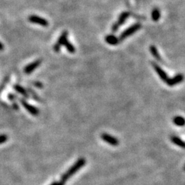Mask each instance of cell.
<instances>
[{
  "instance_id": "ba28073f",
  "label": "cell",
  "mask_w": 185,
  "mask_h": 185,
  "mask_svg": "<svg viewBox=\"0 0 185 185\" xmlns=\"http://www.w3.org/2000/svg\"><path fill=\"white\" fill-rule=\"evenodd\" d=\"M184 80V76L182 74H177L176 76L173 77L172 78H168L166 82V83L169 86H173L176 85L179 83H181Z\"/></svg>"
},
{
  "instance_id": "ac0fdd59",
  "label": "cell",
  "mask_w": 185,
  "mask_h": 185,
  "mask_svg": "<svg viewBox=\"0 0 185 185\" xmlns=\"http://www.w3.org/2000/svg\"><path fill=\"white\" fill-rule=\"evenodd\" d=\"M8 140V137L6 135H0V144L6 142Z\"/></svg>"
},
{
  "instance_id": "6da1fadb",
  "label": "cell",
  "mask_w": 185,
  "mask_h": 185,
  "mask_svg": "<svg viewBox=\"0 0 185 185\" xmlns=\"http://www.w3.org/2000/svg\"><path fill=\"white\" fill-rule=\"evenodd\" d=\"M86 164V160L84 158H80L68 169L67 172L63 174L60 178V182L65 184L67 181L69 179L76 174L80 169H81Z\"/></svg>"
},
{
  "instance_id": "30bf717a",
  "label": "cell",
  "mask_w": 185,
  "mask_h": 185,
  "mask_svg": "<svg viewBox=\"0 0 185 185\" xmlns=\"http://www.w3.org/2000/svg\"><path fill=\"white\" fill-rule=\"evenodd\" d=\"M105 41L108 44L111 45H116L119 44L120 42L119 38H117V36H115V35L113 34L107 35V36L105 37Z\"/></svg>"
},
{
  "instance_id": "d6986e66",
  "label": "cell",
  "mask_w": 185,
  "mask_h": 185,
  "mask_svg": "<svg viewBox=\"0 0 185 185\" xmlns=\"http://www.w3.org/2000/svg\"><path fill=\"white\" fill-rule=\"evenodd\" d=\"M29 92H31V94L32 95L33 98H34L35 100H37V101H40V98H39L38 95H36V94L35 93L34 90H31V89H29Z\"/></svg>"
},
{
  "instance_id": "7a4b0ae2",
  "label": "cell",
  "mask_w": 185,
  "mask_h": 185,
  "mask_svg": "<svg viewBox=\"0 0 185 185\" xmlns=\"http://www.w3.org/2000/svg\"><path fill=\"white\" fill-rule=\"evenodd\" d=\"M142 27V25L140 23H136L135 24H133L132 25H131L130 27H129L128 28H127L125 30L123 31V32L121 33V35L119 36V41H123L124 39H125L128 37L131 36L133 34H135L136 32H137L139 29H141V27Z\"/></svg>"
},
{
  "instance_id": "277c9868",
  "label": "cell",
  "mask_w": 185,
  "mask_h": 185,
  "mask_svg": "<svg viewBox=\"0 0 185 185\" xmlns=\"http://www.w3.org/2000/svg\"><path fill=\"white\" fill-rule=\"evenodd\" d=\"M67 36H68V32L67 31H64L62 33V34L60 35L59 37L58 41L56 44L54 45V50L56 52H58L60 50V48L62 45H64V43L65 41L67 40Z\"/></svg>"
},
{
  "instance_id": "603a6c76",
  "label": "cell",
  "mask_w": 185,
  "mask_h": 185,
  "mask_svg": "<svg viewBox=\"0 0 185 185\" xmlns=\"http://www.w3.org/2000/svg\"><path fill=\"white\" fill-rule=\"evenodd\" d=\"M3 49H4V46H3L2 43L0 42V50H3Z\"/></svg>"
},
{
  "instance_id": "44dd1931",
  "label": "cell",
  "mask_w": 185,
  "mask_h": 185,
  "mask_svg": "<svg viewBox=\"0 0 185 185\" xmlns=\"http://www.w3.org/2000/svg\"><path fill=\"white\" fill-rule=\"evenodd\" d=\"M34 85L36 86V87L37 88H41L43 87V84L42 83H41V82H34Z\"/></svg>"
},
{
  "instance_id": "ffe728a7",
  "label": "cell",
  "mask_w": 185,
  "mask_h": 185,
  "mask_svg": "<svg viewBox=\"0 0 185 185\" xmlns=\"http://www.w3.org/2000/svg\"><path fill=\"white\" fill-rule=\"evenodd\" d=\"M119 25H118L117 23H114V24L113 25V26H112V28H111L112 32H116L118 30V29H119Z\"/></svg>"
},
{
  "instance_id": "8992f818",
  "label": "cell",
  "mask_w": 185,
  "mask_h": 185,
  "mask_svg": "<svg viewBox=\"0 0 185 185\" xmlns=\"http://www.w3.org/2000/svg\"><path fill=\"white\" fill-rule=\"evenodd\" d=\"M153 69H154L155 71L157 73V74L158 75V76L160 77V78L163 80V82H166L167 79H168V76L166 74V72L158 65V64H156V62H151Z\"/></svg>"
},
{
  "instance_id": "52a82bcc",
  "label": "cell",
  "mask_w": 185,
  "mask_h": 185,
  "mask_svg": "<svg viewBox=\"0 0 185 185\" xmlns=\"http://www.w3.org/2000/svg\"><path fill=\"white\" fill-rule=\"evenodd\" d=\"M41 62H42V60H41V59H39V60L34 61L32 63L29 64L28 65L25 67L24 69H23V71L26 74H31V73L34 71L37 67H39L40 66Z\"/></svg>"
},
{
  "instance_id": "5b68a950",
  "label": "cell",
  "mask_w": 185,
  "mask_h": 185,
  "mask_svg": "<svg viewBox=\"0 0 185 185\" xmlns=\"http://www.w3.org/2000/svg\"><path fill=\"white\" fill-rule=\"evenodd\" d=\"M101 139L106 143H109V144L113 145V146H117L119 145V140L115 138V137L111 135H109L107 133H103L101 135Z\"/></svg>"
},
{
  "instance_id": "9c48e42d",
  "label": "cell",
  "mask_w": 185,
  "mask_h": 185,
  "mask_svg": "<svg viewBox=\"0 0 185 185\" xmlns=\"http://www.w3.org/2000/svg\"><path fill=\"white\" fill-rule=\"evenodd\" d=\"M21 104H22L23 107L25 108V109L27 110V111H28L29 113L31 114V115H34V116H37L39 115V109H36L35 106L28 104L26 101H25L24 100H21Z\"/></svg>"
},
{
  "instance_id": "7c38bea8",
  "label": "cell",
  "mask_w": 185,
  "mask_h": 185,
  "mask_svg": "<svg viewBox=\"0 0 185 185\" xmlns=\"http://www.w3.org/2000/svg\"><path fill=\"white\" fill-rule=\"evenodd\" d=\"M171 141H172L173 143L178 145V147H181V148H184V143L180 138L176 137V136H173V137H171Z\"/></svg>"
},
{
  "instance_id": "5bb4252c",
  "label": "cell",
  "mask_w": 185,
  "mask_h": 185,
  "mask_svg": "<svg viewBox=\"0 0 185 185\" xmlns=\"http://www.w3.org/2000/svg\"><path fill=\"white\" fill-rule=\"evenodd\" d=\"M173 123L177 126H184V117H181V116H176L173 119Z\"/></svg>"
},
{
  "instance_id": "7402d4cb",
  "label": "cell",
  "mask_w": 185,
  "mask_h": 185,
  "mask_svg": "<svg viewBox=\"0 0 185 185\" xmlns=\"http://www.w3.org/2000/svg\"><path fill=\"white\" fill-rule=\"evenodd\" d=\"M50 185H64V184H63V183L61 182L60 181V182H52Z\"/></svg>"
},
{
  "instance_id": "e0dca14e",
  "label": "cell",
  "mask_w": 185,
  "mask_h": 185,
  "mask_svg": "<svg viewBox=\"0 0 185 185\" xmlns=\"http://www.w3.org/2000/svg\"><path fill=\"white\" fill-rule=\"evenodd\" d=\"M64 45L65 46V48L69 52L71 53V54H74V53L76 52V48H75V47L68 40H67L64 42Z\"/></svg>"
},
{
  "instance_id": "9a60e30c",
  "label": "cell",
  "mask_w": 185,
  "mask_h": 185,
  "mask_svg": "<svg viewBox=\"0 0 185 185\" xmlns=\"http://www.w3.org/2000/svg\"><path fill=\"white\" fill-rule=\"evenodd\" d=\"M14 88H15V89L19 93L21 94V95L24 96V97H28L29 95H28V93H27V92L26 91V90H25L23 87H22L21 86L18 85V84H16V85L14 86Z\"/></svg>"
},
{
  "instance_id": "8fae6325",
  "label": "cell",
  "mask_w": 185,
  "mask_h": 185,
  "mask_svg": "<svg viewBox=\"0 0 185 185\" xmlns=\"http://www.w3.org/2000/svg\"><path fill=\"white\" fill-rule=\"evenodd\" d=\"M129 16H130V13L127 11L123 12V13L119 15V18H118L117 22V23L119 25V27L125 22V21L127 20V19L128 18Z\"/></svg>"
},
{
  "instance_id": "3957f363",
  "label": "cell",
  "mask_w": 185,
  "mask_h": 185,
  "mask_svg": "<svg viewBox=\"0 0 185 185\" xmlns=\"http://www.w3.org/2000/svg\"><path fill=\"white\" fill-rule=\"evenodd\" d=\"M28 21L30 23L40 25L43 27H47L49 25V22L48 20L41 17L36 16V15H31V16H29L28 17Z\"/></svg>"
},
{
  "instance_id": "2e32d148",
  "label": "cell",
  "mask_w": 185,
  "mask_h": 185,
  "mask_svg": "<svg viewBox=\"0 0 185 185\" xmlns=\"http://www.w3.org/2000/svg\"><path fill=\"white\" fill-rule=\"evenodd\" d=\"M160 18V13L158 8H154L151 12V19L153 21H158Z\"/></svg>"
},
{
  "instance_id": "4fadbf2b",
  "label": "cell",
  "mask_w": 185,
  "mask_h": 185,
  "mask_svg": "<svg viewBox=\"0 0 185 185\" xmlns=\"http://www.w3.org/2000/svg\"><path fill=\"white\" fill-rule=\"evenodd\" d=\"M149 51H150L151 55H152V56L154 57L157 60L162 61L161 60V57L160 56V54H159L158 51L154 45H151V46L149 47Z\"/></svg>"
}]
</instances>
